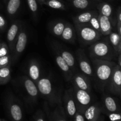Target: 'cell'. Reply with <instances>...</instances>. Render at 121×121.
Segmentation results:
<instances>
[{"label":"cell","mask_w":121,"mask_h":121,"mask_svg":"<svg viewBox=\"0 0 121 121\" xmlns=\"http://www.w3.org/2000/svg\"><path fill=\"white\" fill-rule=\"evenodd\" d=\"M92 66L98 85L102 90L107 85L117 64L111 60L92 59Z\"/></svg>","instance_id":"cell-1"},{"label":"cell","mask_w":121,"mask_h":121,"mask_svg":"<svg viewBox=\"0 0 121 121\" xmlns=\"http://www.w3.org/2000/svg\"><path fill=\"white\" fill-rule=\"evenodd\" d=\"M89 53L92 59L111 60L113 56L111 46L104 41H97L92 44L89 49Z\"/></svg>","instance_id":"cell-2"},{"label":"cell","mask_w":121,"mask_h":121,"mask_svg":"<svg viewBox=\"0 0 121 121\" xmlns=\"http://www.w3.org/2000/svg\"><path fill=\"white\" fill-rule=\"evenodd\" d=\"M74 25L78 37L83 44H93L100 39L101 35L100 32L95 30L89 24Z\"/></svg>","instance_id":"cell-3"},{"label":"cell","mask_w":121,"mask_h":121,"mask_svg":"<svg viewBox=\"0 0 121 121\" xmlns=\"http://www.w3.org/2000/svg\"><path fill=\"white\" fill-rule=\"evenodd\" d=\"M39 92L44 98L49 102H56L57 97L53 88V84L48 78H40L37 83Z\"/></svg>","instance_id":"cell-4"},{"label":"cell","mask_w":121,"mask_h":121,"mask_svg":"<svg viewBox=\"0 0 121 121\" xmlns=\"http://www.w3.org/2000/svg\"><path fill=\"white\" fill-rule=\"evenodd\" d=\"M73 89L74 91L77 110H78V111L82 113L84 112L91 104L92 100L91 94L89 93L78 88L76 87L73 86Z\"/></svg>","instance_id":"cell-5"},{"label":"cell","mask_w":121,"mask_h":121,"mask_svg":"<svg viewBox=\"0 0 121 121\" xmlns=\"http://www.w3.org/2000/svg\"><path fill=\"white\" fill-rule=\"evenodd\" d=\"M77 61L80 71L88 77H94L93 66L83 49H79L76 52Z\"/></svg>","instance_id":"cell-6"},{"label":"cell","mask_w":121,"mask_h":121,"mask_svg":"<svg viewBox=\"0 0 121 121\" xmlns=\"http://www.w3.org/2000/svg\"><path fill=\"white\" fill-rule=\"evenodd\" d=\"M108 89L115 94H120L121 90V68L119 65L115 66L107 84Z\"/></svg>","instance_id":"cell-7"},{"label":"cell","mask_w":121,"mask_h":121,"mask_svg":"<svg viewBox=\"0 0 121 121\" xmlns=\"http://www.w3.org/2000/svg\"><path fill=\"white\" fill-rule=\"evenodd\" d=\"M71 81L73 84V86L91 93V81L89 79L88 76L78 71H76L73 74Z\"/></svg>","instance_id":"cell-8"},{"label":"cell","mask_w":121,"mask_h":121,"mask_svg":"<svg viewBox=\"0 0 121 121\" xmlns=\"http://www.w3.org/2000/svg\"><path fill=\"white\" fill-rule=\"evenodd\" d=\"M63 100L64 106L67 114L70 116H75L77 112V107L73 88L65 91Z\"/></svg>","instance_id":"cell-9"},{"label":"cell","mask_w":121,"mask_h":121,"mask_svg":"<svg viewBox=\"0 0 121 121\" xmlns=\"http://www.w3.org/2000/svg\"><path fill=\"white\" fill-rule=\"evenodd\" d=\"M27 40H28V36H27V32L21 27L15 42L14 51L13 52L14 60H16L24 52L27 45Z\"/></svg>","instance_id":"cell-10"},{"label":"cell","mask_w":121,"mask_h":121,"mask_svg":"<svg viewBox=\"0 0 121 121\" xmlns=\"http://www.w3.org/2000/svg\"><path fill=\"white\" fill-rule=\"evenodd\" d=\"M21 28V22L19 20H16L12 23L7 32V39L8 43V47L12 53L14 51L15 42Z\"/></svg>","instance_id":"cell-11"},{"label":"cell","mask_w":121,"mask_h":121,"mask_svg":"<svg viewBox=\"0 0 121 121\" xmlns=\"http://www.w3.org/2000/svg\"><path fill=\"white\" fill-rule=\"evenodd\" d=\"M54 52L59 53L62 57L63 59L65 60V62L67 63V65L69 66L72 71H73V73L78 71L77 70V64L75 58L72 54L71 52L67 51V50L61 48L60 47L56 46V45L54 47Z\"/></svg>","instance_id":"cell-12"},{"label":"cell","mask_w":121,"mask_h":121,"mask_svg":"<svg viewBox=\"0 0 121 121\" xmlns=\"http://www.w3.org/2000/svg\"><path fill=\"white\" fill-rule=\"evenodd\" d=\"M22 81L24 90H26L30 98L32 100L36 101L39 94L36 84L30 78L26 76L22 77Z\"/></svg>","instance_id":"cell-13"},{"label":"cell","mask_w":121,"mask_h":121,"mask_svg":"<svg viewBox=\"0 0 121 121\" xmlns=\"http://www.w3.org/2000/svg\"><path fill=\"white\" fill-rule=\"evenodd\" d=\"M55 52V55H54L55 60L57 63V65H58L59 68L61 70V71L63 72L66 80L70 81H71L72 77L73 76V71H72L69 66L67 65V63L65 62V60L63 59L62 57L57 52Z\"/></svg>","instance_id":"cell-14"},{"label":"cell","mask_w":121,"mask_h":121,"mask_svg":"<svg viewBox=\"0 0 121 121\" xmlns=\"http://www.w3.org/2000/svg\"><path fill=\"white\" fill-rule=\"evenodd\" d=\"M28 77L35 84L40 79L41 71L39 63L35 60H31L28 66Z\"/></svg>","instance_id":"cell-15"},{"label":"cell","mask_w":121,"mask_h":121,"mask_svg":"<svg viewBox=\"0 0 121 121\" xmlns=\"http://www.w3.org/2000/svg\"><path fill=\"white\" fill-rule=\"evenodd\" d=\"M100 24V33L102 35L107 36L112 32V26L110 18L99 14L98 15Z\"/></svg>","instance_id":"cell-16"},{"label":"cell","mask_w":121,"mask_h":121,"mask_svg":"<svg viewBox=\"0 0 121 121\" xmlns=\"http://www.w3.org/2000/svg\"><path fill=\"white\" fill-rule=\"evenodd\" d=\"M100 114V109L98 104L90 105L85 111V117L87 121H98Z\"/></svg>","instance_id":"cell-17"},{"label":"cell","mask_w":121,"mask_h":121,"mask_svg":"<svg viewBox=\"0 0 121 121\" xmlns=\"http://www.w3.org/2000/svg\"><path fill=\"white\" fill-rule=\"evenodd\" d=\"M96 14H97V13L95 11H90L81 13L74 18V24L81 25L89 24L92 17Z\"/></svg>","instance_id":"cell-18"},{"label":"cell","mask_w":121,"mask_h":121,"mask_svg":"<svg viewBox=\"0 0 121 121\" xmlns=\"http://www.w3.org/2000/svg\"><path fill=\"white\" fill-rule=\"evenodd\" d=\"M61 37L62 38L63 40L68 42H72L74 41L75 38L74 28L69 23H66V26L61 34Z\"/></svg>","instance_id":"cell-19"},{"label":"cell","mask_w":121,"mask_h":121,"mask_svg":"<svg viewBox=\"0 0 121 121\" xmlns=\"http://www.w3.org/2000/svg\"><path fill=\"white\" fill-rule=\"evenodd\" d=\"M21 5V0H8L7 5V14L13 17L17 14Z\"/></svg>","instance_id":"cell-20"},{"label":"cell","mask_w":121,"mask_h":121,"mask_svg":"<svg viewBox=\"0 0 121 121\" xmlns=\"http://www.w3.org/2000/svg\"><path fill=\"white\" fill-rule=\"evenodd\" d=\"M11 115L15 121H20L22 117V110L18 103H12L9 106Z\"/></svg>","instance_id":"cell-21"},{"label":"cell","mask_w":121,"mask_h":121,"mask_svg":"<svg viewBox=\"0 0 121 121\" xmlns=\"http://www.w3.org/2000/svg\"><path fill=\"white\" fill-rule=\"evenodd\" d=\"M66 24V23L64 22L63 21H56L50 27V32L56 36L61 37Z\"/></svg>","instance_id":"cell-22"},{"label":"cell","mask_w":121,"mask_h":121,"mask_svg":"<svg viewBox=\"0 0 121 121\" xmlns=\"http://www.w3.org/2000/svg\"><path fill=\"white\" fill-rule=\"evenodd\" d=\"M11 79V69L9 66L0 68V85H4Z\"/></svg>","instance_id":"cell-23"},{"label":"cell","mask_w":121,"mask_h":121,"mask_svg":"<svg viewBox=\"0 0 121 121\" xmlns=\"http://www.w3.org/2000/svg\"><path fill=\"white\" fill-rule=\"evenodd\" d=\"M109 40L113 49L117 52H119V48L121 45V36L115 32H111L109 34Z\"/></svg>","instance_id":"cell-24"},{"label":"cell","mask_w":121,"mask_h":121,"mask_svg":"<svg viewBox=\"0 0 121 121\" xmlns=\"http://www.w3.org/2000/svg\"><path fill=\"white\" fill-rule=\"evenodd\" d=\"M104 103L107 110L111 112H115L118 109V106L115 100L111 96H106L104 99Z\"/></svg>","instance_id":"cell-25"},{"label":"cell","mask_w":121,"mask_h":121,"mask_svg":"<svg viewBox=\"0 0 121 121\" xmlns=\"http://www.w3.org/2000/svg\"><path fill=\"white\" fill-rule=\"evenodd\" d=\"M98 8L99 9L100 14L104 15V16L108 17L110 18V17L112 15V9L111 6L107 3H102L100 4L98 6Z\"/></svg>","instance_id":"cell-26"},{"label":"cell","mask_w":121,"mask_h":121,"mask_svg":"<svg viewBox=\"0 0 121 121\" xmlns=\"http://www.w3.org/2000/svg\"><path fill=\"white\" fill-rule=\"evenodd\" d=\"M43 4L46 5L53 9H62V10L66 9L65 5L59 0H46Z\"/></svg>","instance_id":"cell-27"},{"label":"cell","mask_w":121,"mask_h":121,"mask_svg":"<svg viewBox=\"0 0 121 121\" xmlns=\"http://www.w3.org/2000/svg\"><path fill=\"white\" fill-rule=\"evenodd\" d=\"M92 1L91 0H72V3L78 9H85L91 5Z\"/></svg>","instance_id":"cell-28"},{"label":"cell","mask_w":121,"mask_h":121,"mask_svg":"<svg viewBox=\"0 0 121 121\" xmlns=\"http://www.w3.org/2000/svg\"><path fill=\"white\" fill-rule=\"evenodd\" d=\"M98 15L99 14H96L95 15H93L91 19L89 21V25L92 27H93L95 30H96L98 32H100V24H99V20L98 18Z\"/></svg>","instance_id":"cell-29"},{"label":"cell","mask_w":121,"mask_h":121,"mask_svg":"<svg viewBox=\"0 0 121 121\" xmlns=\"http://www.w3.org/2000/svg\"><path fill=\"white\" fill-rule=\"evenodd\" d=\"M27 1L31 12L34 15H36L38 13V4L37 0H27Z\"/></svg>","instance_id":"cell-30"},{"label":"cell","mask_w":121,"mask_h":121,"mask_svg":"<svg viewBox=\"0 0 121 121\" xmlns=\"http://www.w3.org/2000/svg\"><path fill=\"white\" fill-rule=\"evenodd\" d=\"M11 62V56L9 55L0 57V68L9 66Z\"/></svg>","instance_id":"cell-31"},{"label":"cell","mask_w":121,"mask_h":121,"mask_svg":"<svg viewBox=\"0 0 121 121\" xmlns=\"http://www.w3.org/2000/svg\"><path fill=\"white\" fill-rule=\"evenodd\" d=\"M9 55V47L5 42H2L0 47V57Z\"/></svg>","instance_id":"cell-32"},{"label":"cell","mask_w":121,"mask_h":121,"mask_svg":"<svg viewBox=\"0 0 121 121\" xmlns=\"http://www.w3.org/2000/svg\"><path fill=\"white\" fill-rule=\"evenodd\" d=\"M109 117L111 121H121V113H112L110 114Z\"/></svg>","instance_id":"cell-33"},{"label":"cell","mask_w":121,"mask_h":121,"mask_svg":"<svg viewBox=\"0 0 121 121\" xmlns=\"http://www.w3.org/2000/svg\"><path fill=\"white\" fill-rule=\"evenodd\" d=\"M6 25H7V22L5 19L4 18V17L0 15V30H4L5 28Z\"/></svg>","instance_id":"cell-34"},{"label":"cell","mask_w":121,"mask_h":121,"mask_svg":"<svg viewBox=\"0 0 121 121\" xmlns=\"http://www.w3.org/2000/svg\"><path fill=\"white\" fill-rule=\"evenodd\" d=\"M75 121H85V117L83 116L82 112H77L75 115Z\"/></svg>","instance_id":"cell-35"},{"label":"cell","mask_w":121,"mask_h":121,"mask_svg":"<svg viewBox=\"0 0 121 121\" xmlns=\"http://www.w3.org/2000/svg\"><path fill=\"white\" fill-rule=\"evenodd\" d=\"M118 32H119V33H118V34H119L121 36V24L118 23Z\"/></svg>","instance_id":"cell-36"},{"label":"cell","mask_w":121,"mask_h":121,"mask_svg":"<svg viewBox=\"0 0 121 121\" xmlns=\"http://www.w3.org/2000/svg\"><path fill=\"white\" fill-rule=\"evenodd\" d=\"M118 23L121 24V11L119 12L118 15Z\"/></svg>","instance_id":"cell-37"},{"label":"cell","mask_w":121,"mask_h":121,"mask_svg":"<svg viewBox=\"0 0 121 121\" xmlns=\"http://www.w3.org/2000/svg\"><path fill=\"white\" fill-rule=\"evenodd\" d=\"M119 66L121 68V53H120V56H119Z\"/></svg>","instance_id":"cell-38"},{"label":"cell","mask_w":121,"mask_h":121,"mask_svg":"<svg viewBox=\"0 0 121 121\" xmlns=\"http://www.w3.org/2000/svg\"><path fill=\"white\" fill-rule=\"evenodd\" d=\"M45 1H46V0H38V1H39L41 4H43Z\"/></svg>","instance_id":"cell-39"},{"label":"cell","mask_w":121,"mask_h":121,"mask_svg":"<svg viewBox=\"0 0 121 121\" xmlns=\"http://www.w3.org/2000/svg\"><path fill=\"white\" fill-rule=\"evenodd\" d=\"M37 121H44L43 119L42 118H38L37 120Z\"/></svg>","instance_id":"cell-40"},{"label":"cell","mask_w":121,"mask_h":121,"mask_svg":"<svg viewBox=\"0 0 121 121\" xmlns=\"http://www.w3.org/2000/svg\"><path fill=\"white\" fill-rule=\"evenodd\" d=\"M57 121H66V120L63 119H60L58 120Z\"/></svg>","instance_id":"cell-41"},{"label":"cell","mask_w":121,"mask_h":121,"mask_svg":"<svg viewBox=\"0 0 121 121\" xmlns=\"http://www.w3.org/2000/svg\"><path fill=\"white\" fill-rule=\"evenodd\" d=\"M119 52H120V53H121V45L120 46V48H119Z\"/></svg>","instance_id":"cell-42"},{"label":"cell","mask_w":121,"mask_h":121,"mask_svg":"<svg viewBox=\"0 0 121 121\" xmlns=\"http://www.w3.org/2000/svg\"><path fill=\"white\" fill-rule=\"evenodd\" d=\"M91 1H99V0H91Z\"/></svg>","instance_id":"cell-43"},{"label":"cell","mask_w":121,"mask_h":121,"mask_svg":"<svg viewBox=\"0 0 121 121\" xmlns=\"http://www.w3.org/2000/svg\"><path fill=\"white\" fill-rule=\"evenodd\" d=\"M1 44H2V42H0V47H1Z\"/></svg>","instance_id":"cell-44"},{"label":"cell","mask_w":121,"mask_h":121,"mask_svg":"<svg viewBox=\"0 0 121 121\" xmlns=\"http://www.w3.org/2000/svg\"><path fill=\"white\" fill-rule=\"evenodd\" d=\"M120 94H121V92H120Z\"/></svg>","instance_id":"cell-45"},{"label":"cell","mask_w":121,"mask_h":121,"mask_svg":"<svg viewBox=\"0 0 121 121\" xmlns=\"http://www.w3.org/2000/svg\"><path fill=\"white\" fill-rule=\"evenodd\" d=\"M6 1H7V0H4V1H5V2H6Z\"/></svg>","instance_id":"cell-46"}]
</instances>
